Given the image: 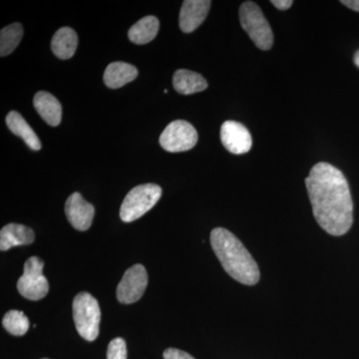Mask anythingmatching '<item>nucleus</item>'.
I'll return each instance as SVG.
<instances>
[{
  "label": "nucleus",
  "instance_id": "412c9836",
  "mask_svg": "<svg viewBox=\"0 0 359 359\" xmlns=\"http://www.w3.org/2000/svg\"><path fill=\"white\" fill-rule=\"evenodd\" d=\"M107 359H127L126 342L121 337L111 340L107 348Z\"/></svg>",
  "mask_w": 359,
  "mask_h": 359
},
{
  "label": "nucleus",
  "instance_id": "2eb2a0df",
  "mask_svg": "<svg viewBox=\"0 0 359 359\" xmlns=\"http://www.w3.org/2000/svg\"><path fill=\"white\" fill-rule=\"evenodd\" d=\"M77 46V33L70 27L60 28L51 40L52 52L56 57L62 60L72 58Z\"/></svg>",
  "mask_w": 359,
  "mask_h": 359
},
{
  "label": "nucleus",
  "instance_id": "aec40b11",
  "mask_svg": "<svg viewBox=\"0 0 359 359\" xmlns=\"http://www.w3.org/2000/svg\"><path fill=\"white\" fill-rule=\"evenodd\" d=\"M2 325L9 334L15 335V337H21L29 330V320L23 311L13 309V311H9L4 316Z\"/></svg>",
  "mask_w": 359,
  "mask_h": 359
},
{
  "label": "nucleus",
  "instance_id": "f8f14e48",
  "mask_svg": "<svg viewBox=\"0 0 359 359\" xmlns=\"http://www.w3.org/2000/svg\"><path fill=\"white\" fill-rule=\"evenodd\" d=\"M33 104L35 109L47 124L53 127L60 124L62 120V107L56 97L49 92L39 91L35 94Z\"/></svg>",
  "mask_w": 359,
  "mask_h": 359
},
{
  "label": "nucleus",
  "instance_id": "a878e982",
  "mask_svg": "<svg viewBox=\"0 0 359 359\" xmlns=\"http://www.w3.org/2000/svg\"><path fill=\"white\" fill-rule=\"evenodd\" d=\"M43 359H48V358H43Z\"/></svg>",
  "mask_w": 359,
  "mask_h": 359
},
{
  "label": "nucleus",
  "instance_id": "4468645a",
  "mask_svg": "<svg viewBox=\"0 0 359 359\" xmlns=\"http://www.w3.org/2000/svg\"><path fill=\"white\" fill-rule=\"evenodd\" d=\"M138 76L135 66L126 62H113L107 66L104 72V83L111 89L121 88L133 81Z\"/></svg>",
  "mask_w": 359,
  "mask_h": 359
},
{
  "label": "nucleus",
  "instance_id": "b1692460",
  "mask_svg": "<svg viewBox=\"0 0 359 359\" xmlns=\"http://www.w3.org/2000/svg\"><path fill=\"white\" fill-rule=\"evenodd\" d=\"M341 4L359 13V0H342Z\"/></svg>",
  "mask_w": 359,
  "mask_h": 359
},
{
  "label": "nucleus",
  "instance_id": "9b49d317",
  "mask_svg": "<svg viewBox=\"0 0 359 359\" xmlns=\"http://www.w3.org/2000/svg\"><path fill=\"white\" fill-rule=\"evenodd\" d=\"M211 4L210 0H185L180 11L179 25L182 32H195L204 22Z\"/></svg>",
  "mask_w": 359,
  "mask_h": 359
},
{
  "label": "nucleus",
  "instance_id": "f257e3e1",
  "mask_svg": "<svg viewBox=\"0 0 359 359\" xmlns=\"http://www.w3.org/2000/svg\"><path fill=\"white\" fill-rule=\"evenodd\" d=\"M314 219L330 235H344L353 223V203L348 182L337 167L320 162L306 179Z\"/></svg>",
  "mask_w": 359,
  "mask_h": 359
},
{
  "label": "nucleus",
  "instance_id": "0eeeda50",
  "mask_svg": "<svg viewBox=\"0 0 359 359\" xmlns=\"http://www.w3.org/2000/svg\"><path fill=\"white\" fill-rule=\"evenodd\" d=\"M159 142L168 152H185L195 147L198 143L197 130L189 122L177 120L168 125L161 134Z\"/></svg>",
  "mask_w": 359,
  "mask_h": 359
},
{
  "label": "nucleus",
  "instance_id": "7ed1b4c3",
  "mask_svg": "<svg viewBox=\"0 0 359 359\" xmlns=\"http://www.w3.org/2000/svg\"><path fill=\"white\" fill-rule=\"evenodd\" d=\"M73 318L80 337L94 341L100 330L101 311L98 302L89 292H82L73 301Z\"/></svg>",
  "mask_w": 359,
  "mask_h": 359
},
{
  "label": "nucleus",
  "instance_id": "dca6fc26",
  "mask_svg": "<svg viewBox=\"0 0 359 359\" xmlns=\"http://www.w3.org/2000/svg\"><path fill=\"white\" fill-rule=\"evenodd\" d=\"M173 85L175 90L183 95L199 93L208 88L207 80L202 75L186 69L175 72Z\"/></svg>",
  "mask_w": 359,
  "mask_h": 359
},
{
  "label": "nucleus",
  "instance_id": "f3484780",
  "mask_svg": "<svg viewBox=\"0 0 359 359\" xmlns=\"http://www.w3.org/2000/svg\"><path fill=\"white\" fill-rule=\"evenodd\" d=\"M6 121L9 130L16 136L20 137L28 147L34 151H39L41 149V142L36 133L20 113L11 111L7 114Z\"/></svg>",
  "mask_w": 359,
  "mask_h": 359
},
{
  "label": "nucleus",
  "instance_id": "6e6552de",
  "mask_svg": "<svg viewBox=\"0 0 359 359\" xmlns=\"http://www.w3.org/2000/svg\"><path fill=\"white\" fill-rule=\"evenodd\" d=\"M148 285V273L142 264L127 269L117 287V299L121 304L138 302Z\"/></svg>",
  "mask_w": 359,
  "mask_h": 359
},
{
  "label": "nucleus",
  "instance_id": "1a4fd4ad",
  "mask_svg": "<svg viewBox=\"0 0 359 359\" xmlns=\"http://www.w3.org/2000/svg\"><path fill=\"white\" fill-rule=\"evenodd\" d=\"M221 140L224 147L235 155L245 154L252 146L249 130L244 125L236 121L223 123L221 127Z\"/></svg>",
  "mask_w": 359,
  "mask_h": 359
},
{
  "label": "nucleus",
  "instance_id": "423d86ee",
  "mask_svg": "<svg viewBox=\"0 0 359 359\" xmlns=\"http://www.w3.org/2000/svg\"><path fill=\"white\" fill-rule=\"evenodd\" d=\"M44 262L37 257L26 261L22 276L18 283L20 294L30 301H39L48 294L49 283L43 276Z\"/></svg>",
  "mask_w": 359,
  "mask_h": 359
},
{
  "label": "nucleus",
  "instance_id": "ddd939ff",
  "mask_svg": "<svg viewBox=\"0 0 359 359\" xmlns=\"http://www.w3.org/2000/svg\"><path fill=\"white\" fill-rule=\"evenodd\" d=\"M32 229L20 224H8L0 231V250H8L16 245H30L34 242Z\"/></svg>",
  "mask_w": 359,
  "mask_h": 359
},
{
  "label": "nucleus",
  "instance_id": "393cba45",
  "mask_svg": "<svg viewBox=\"0 0 359 359\" xmlns=\"http://www.w3.org/2000/svg\"><path fill=\"white\" fill-rule=\"evenodd\" d=\"M354 63L359 68V50L356 51V53L354 54Z\"/></svg>",
  "mask_w": 359,
  "mask_h": 359
},
{
  "label": "nucleus",
  "instance_id": "9d476101",
  "mask_svg": "<svg viewBox=\"0 0 359 359\" xmlns=\"http://www.w3.org/2000/svg\"><path fill=\"white\" fill-rule=\"evenodd\" d=\"M65 214L73 228L87 231L93 222L95 209L82 197L80 193H73L65 204Z\"/></svg>",
  "mask_w": 359,
  "mask_h": 359
},
{
  "label": "nucleus",
  "instance_id": "39448f33",
  "mask_svg": "<svg viewBox=\"0 0 359 359\" xmlns=\"http://www.w3.org/2000/svg\"><path fill=\"white\" fill-rule=\"evenodd\" d=\"M162 196V189L156 184H144L132 189L121 205L120 218L131 223L150 211Z\"/></svg>",
  "mask_w": 359,
  "mask_h": 359
},
{
  "label": "nucleus",
  "instance_id": "20e7f679",
  "mask_svg": "<svg viewBox=\"0 0 359 359\" xmlns=\"http://www.w3.org/2000/svg\"><path fill=\"white\" fill-rule=\"evenodd\" d=\"M240 22L257 48L269 50L273 44V33L261 8L252 1H245L240 7Z\"/></svg>",
  "mask_w": 359,
  "mask_h": 359
},
{
  "label": "nucleus",
  "instance_id": "4be33fe9",
  "mask_svg": "<svg viewBox=\"0 0 359 359\" xmlns=\"http://www.w3.org/2000/svg\"><path fill=\"white\" fill-rule=\"evenodd\" d=\"M164 359H196L186 351L177 348H167L163 353Z\"/></svg>",
  "mask_w": 359,
  "mask_h": 359
},
{
  "label": "nucleus",
  "instance_id": "5701e85b",
  "mask_svg": "<svg viewBox=\"0 0 359 359\" xmlns=\"http://www.w3.org/2000/svg\"><path fill=\"white\" fill-rule=\"evenodd\" d=\"M271 4L280 11H287L294 4L292 0H271Z\"/></svg>",
  "mask_w": 359,
  "mask_h": 359
},
{
  "label": "nucleus",
  "instance_id": "6ab92c4d",
  "mask_svg": "<svg viewBox=\"0 0 359 359\" xmlns=\"http://www.w3.org/2000/svg\"><path fill=\"white\" fill-rule=\"evenodd\" d=\"M23 36V27L20 23L2 28L0 32V55L1 57L9 55L15 50Z\"/></svg>",
  "mask_w": 359,
  "mask_h": 359
},
{
  "label": "nucleus",
  "instance_id": "f03ea898",
  "mask_svg": "<svg viewBox=\"0 0 359 359\" xmlns=\"http://www.w3.org/2000/svg\"><path fill=\"white\" fill-rule=\"evenodd\" d=\"M211 245L226 273L245 285L259 280V266L244 244L230 231L216 228L211 231Z\"/></svg>",
  "mask_w": 359,
  "mask_h": 359
},
{
  "label": "nucleus",
  "instance_id": "a211bd4d",
  "mask_svg": "<svg viewBox=\"0 0 359 359\" xmlns=\"http://www.w3.org/2000/svg\"><path fill=\"white\" fill-rule=\"evenodd\" d=\"M160 22L153 15L146 16L129 29L128 37L135 44L143 45L152 41L159 32Z\"/></svg>",
  "mask_w": 359,
  "mask_h": 359
}]
</instances>
